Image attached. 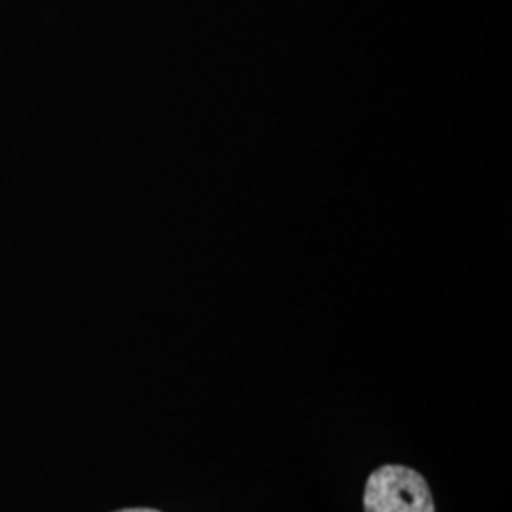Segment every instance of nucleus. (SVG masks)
I'll return each mask as SVG.
<instances>
[{
	"instance_id": "obj_2",
	"label": "nucleus",
	"mask_w": 512,
	"mask_h": 512,
	"mask_svg": "<svg viewBox=\"0 0 512 512\" xmlns=\"http://www.w3.org/2000/svg\"><path fill=\"white\" fill-rule=\"evenodd\" d=\"M116 512H160V511H156V509H124V511H116Z\"/></svg>"
},
{
	"instance_id": "obj_1",
	"label": "nucleus",
	"mask_w": 512,
	"mask_h": 512,
	"mask_svg": "<svg viewBox=\"0 0 512 512\" xmlns=\"http://www.w3.org/2000/svg\"><path fill=\"white\" fill-rule=\"evenodd\" d=\"M365 512H435L425 478L404 465H382L365 484Z\"/></svg>"
}]
</instances>
